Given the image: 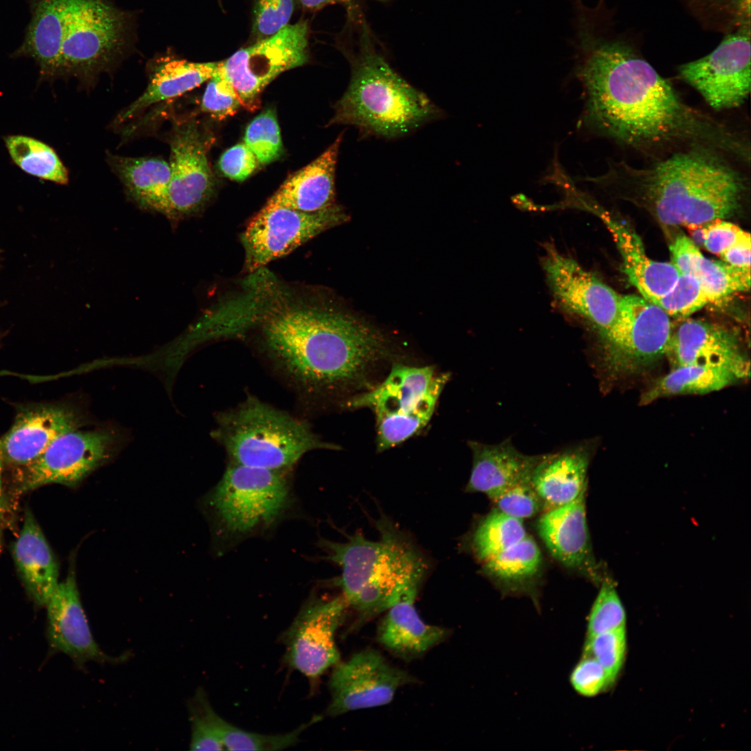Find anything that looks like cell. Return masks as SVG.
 Segmentation results:
<instances>
[{"label": "cell", "instance_id": "23", "mask_svg": "<svg viewBox=\"0 0 751 751\" xmlns=\"http://www.w3.org/2000/svg\"><path fill=\"white\" fill-rule=\"evenodd\" d=\"M472 468L466 490L481 492L490 499L506 489L530 481L533 471L542 455H528L505 440L496 444L470 441Z\"/></svg>", "mask_w": 751, "mask_h": 751}, {"label": "cell", "instance_id": "47", "mask_svg": "<svg viewBox=\"0 0 751 751\" xmlns=\"http://www.w3.org/2000/svg\"><path fill=\"white\" fill-rule=\"evenodd\" d=\"M259 165L256 156L244 143H238L227 150L218 161L221 173L237 181L246 179Z\"/></svg>", "mask_w": 751, "mask_h": 751}, {"label": "cell", "instance_id": "30", "mask_svg": "<svg viewBox=\"0 0 751 751\" xmlns=\"http://www.w3.org/2000/svg\"><path fill=\"white\" fill-rule=\"evenodd\" d=\"M67 0H31V18L17 56L32 58L45 76L58 74Z\"/></svg>", "mask_w": 751, "mask_h": 751}, {"label": "cell", "instance_id": "50", "mask_svg": "<svg viewBox=\"0 0 751 751\" xmlns=\"http://www.w3.org/2000/svg\"><path fill=\"white\" fill-rule=\"evenodd\" d=\"M720 257L725 263L732 266L750 271V234L744 231L737 241Z\"/></svg>", "mask_w": 751, "mask_h": 751}, {"label": "cell", "instance_id": "36", "mask_svg": "<svg viewBox=\"0 0 751 751\" xmlns=\"http://www.w3.org/2000/svg\"><path fill=\"white\" fill-rule=\"evenodd\" d=\"M6 145L13 161L28 174L58 184L67 182L65 167L45 143L24 136H10Z\"/></svg>", "mask_w": 751, "mask_h": 751}, {"label": "cell", "instance_id": "8", "mask_svg": "<svg viewBox=\"0 0 751 751\" xmlns=\"http://www.w3.org/2000/svg\"><path fill=\"white\" fill-rule=\"evenodd\" d=\"M122 13L104 0H67L58 74L90 79L122 53L126 37Z\"/></svg>", "mask_w": 751, "mask_h": 751}, {"label": "cell", "instance_id": "39", "mask_svg": "<svg viewBox=\"0 0 751 751\" xmlns=\"http://www.w3.org/2000/svg\"><path fill=\"white\" fill-rule=\"evenodd\" d=\"M261 165L277 160L283 153V145L275 112L268 108L248 125L243 142Z\"/></svg>", "mask_w": 751, "mask_h": 751}, {"label": "cell", "instance_id": "20", "mask_svg": "<svg viewBox=\"0 0 751 751\" xmlns=\"http://www.w3.org/2000/svg\"><path fill=\"white\" fill-rule=\"evenodd\" d=\"M673 367L705 365L732 371L740 379L750 374V362L736 334L721 325L687 319L672 333L667 353Z\"/></svg>", "mask_w": 751, "mask_h": 751}, {"label": "cell", "instance_id": "29", "mask_svg": "<svg viewBox=\"0 0 751 751\" xmlns=\"http://www.w3.org/2000/svg\"><path fill=\"white\" fill-rule=\"evenodd\" d=\"M218 62L196 63L166 58L154 66L144 92L119 116L129 119L154 104L177 97L207 81L215 73Z\"/></svg>", "mask_w": 751, "mask_h": 751}, {"label": "cell", "instance_id": "22", "mask_svg": "<svg viewBox=\"0 0 751 751\" xmlns=\"http://www.w3.org/2000/svg\"><path fill=\"white\" fill-rule=\"evenodd\" d=\"M342 136L341 133L318 157L290 175L263 207L314 213L335 204V170Z\"/></svg>", "mask_w": 751, "mask_h": 751}, {"label": "cell", "instance_id": "6", "mask_svg": "<svg viewBox=\"0 0 751 751\" xmlns=\"http://www.w3.org/2000/svg\"><path fill=\"white\" fill-rule=\"evenodd\" d=\"M211 436L229 462L272 470L289 471L309 452L340 449L323 440L307 421L254 396L219 413Z\"/></svg>", "mask_w": 751, "mask_h": 751}, {"label": "cell", "instance_id": "37", "mask_svg": "<svg viewBox=\"0 0 751 751\" xmlns=\"http://www.w3.org/2000/svg\"><path fill=\"white\" fill-rule=\"evenodd\" d=\"M526 535L522 520L496 508L477 526L471 547L478 560L485 562Z\"/></svg>", "mask_w": 751, "mask_h": 751}, {"label": "cell", "instance_id": "2", "mask_svg": "<svg viewBox=\"0 0 751 751\" xmlns=\"http://www.w3.org/2000/svg\"><path fill=\"white\" fill-rule=\"evenodd\" d=\"M242 315L249 330L258 328L273 364L310 394L362 381L388 350L384 335L362 318L325 303L293 298L270 282L250 291Z\"/></svg>", "mask_w": 751, "mask_h": 751}, {"label": "cell", "instance_id": "24", "mask_svg": "<svg viewBox=\"0 0 751 751\" xmlns=\"http://www.w3.org/2000/svg\"><path fill=\"white\" fill-rule=\"evenodd\" d=\"M606 225L621 255L624 273L641 296L655 303L667 293L680 273L671 262L649 258L635 231L604 211L597 210Z\"/></svg>", "mask_w": 751, "mask_h": 751}, {"label": "cell", "instance_id": "3", "mask_svg": "<svg viewBox=\"0 0 751 751\" xmlns=\"http://www.w3.org/2000/svg\"><path fill=\"white\" fill-rule=\"evenodd\" d=\"M341 50L350 79L334 106L330 124H349L362 137H400L439 118L441 110L390 66L364 16L349 3Z\"/></svg>", "mask_w": 751, "mask_h": 751}, {"label": "cell", "instance_id": "40", "mask_svg": "<svg viewBox=\"0 0 751 751\" xmlns=\"http://www.w3.org/2000/svg\"><path fill=\"white\" fill-rule=\"evenodd\" d=\"M588 617V637L624 627V608L612 580L604 576Z\"/></svg>", "mask_w": 751, "mask_h": 751}, {"label": "cell", "instance_id": "51", "mask_svg": "<svg viewBox=\"0 0 751 751\" xmlns=\"http://www.w3.org/2000/svg\"><path fill=\"white\" fill-rule=\"evenodd\" d=\"M4 465L5 462L0 448V526L3 524V522L8 512V504L3 483Z\"/></svg>", "mask_w": 751, "mask_h": 751}, {"label": "cell", "instance_id": "43", "mask_svg": "<svg viewBox=\"0 0 751 751\" xmlns=\"http://www.w3.org/2000/svg\"><path fill=\"white\" fill-rule=\"evenodd\" d=\"M207 81L202 97V110L218 120L234 115L241 106L239 97L218 67Z\"/></svg>", "mask_w": 751, "mask_h": 751}, {"label": "cell", "instance_id": "38", "mask_svg": "<svg viewBox=\"0 0 751 751\" xmlns=\"http://www.w3.org/2000/svg\"><path fill=\"white\" fill-rule=\"evenodd\" d=\"M693 275L700 283L709 303H718L732 294L748 291L750 287V270L707 259L702 254Z\"/></svg>", "mask_w": 751, "mask_h": 751}, {"label": "cell", "instance_id": "14", "mask_svg": "<svg viewBox=\"0 0 751 751\" xmlns=\"http://www.w3.org/2000/svg\"><path fill=\"white\" fill-rule=\"evenodd\" d=\"M750 29L727 34L711 53L679 67L680 77L716 110L740 106L750 92Z\"/></svg>", "mask_w": 751, "mask_h": 751}, {"label": "cell", "instance_id": "44", "mask_svg": "<svg viewBox=\"0 0 751 751\" xmlns=\"http://www.w3.org/2000/svg\"><path fill=\"white\" fill-rule=\"evenodd\" d=\"M298 0H256L252 33L256 41L270 37L289 24Z\"/></svg>", "mask_w": 751, "mask_h": 751}, {"label": "cell", "instance_id": "28", "mask_svg": "<svg viewBox=\"0 0 751 751\" xmlns=\"http://www.w3.org/2000/svg\"><path fill=\"white\" fill-rule=\"evenodd\" d=\"M435 377L433 366L394 364L382 383L350 398L345 405L354 409L371 408L376 417L407 412L424 396Z\"/></svg>", "mask_w": 751, "mask_h": 751}, {"label": "cell", "instance_id": "5", "mask_svg": "<svg viewBox=\"0 0 751 751\" xmlns=\"http://www.w3.org/2000/svg\"><path fill=\"white\" fill-rule=\"evenodd\" d=\"M376 527V540L356 532L345 542H320L327 559L341 569L336 585L362 619L405 597H417L428 569L422 553L387 517L378 519Z\"/></svg>", "mask_w": 751, "mask_h": 751}, {"label": "cell", "instance_id": "45", "mask_svg": "<svg viewBox=\"0 0 751 751\" xmlns=\"http://www.w3.org/2000/svg\"><path fill=\"white\" fill-rule=\"evenodd\" d=\"M491 500L496 509L521 520L535 515L543 506L531 481L514 485Z\"/></svg>", "mask_w": 751, "mask_h": 751}, {"label": "cell", "instance_id": "21", "mask_svg": "<svg viewBox=\"0 0 751 751\" xmlns=\"http://www.w3.org/2000/svg\"><path fill=\"white\" fill-rule=\"evenodd\" d=\"M585 488L574 501L548 510L538 523V533L550 554L561 564L601 583L588 528Z\"/></svg>", "mask_w": 751, "mask_h": 751}, {"label": "cell", "instance_id": "32", "mask_svg": "<svg viewBox=\"0 0 751 751\" xmlns=\"http://www.w3.org/2000/svg\"><path fill=\"white\" fill-rule=\"evenodd\" d=\"M313 717L295 729L282 734H262L248 732L227 722L207 703L202 711V721L205 730L228 750H282L295 745L307 728L320 720Z\"/></svg>", "mask_w": 751, "mask_h": 751}, {"label": "cell", "instance_id": "31", "mask_svg": "<svg viewBox=\"0 0 751 751\" xmlns=\"http://www.w3.org/2000/svg\"><path fill=\"white\" fill-rule=\"evenodd\" d=\"M108 162L131 199L145 209L163 214L170 180L168 161L160 157L111 154Z\"/></svg>", "mask_w": 751, "mask_h": 751}, {"label": "cell", "instance_id": "54", "mask_svg": "<svg viewBox=\"0 0 751 751\" xmlns=\"http://www.w3.org/2000/svg\"><path fill=\"white\" fill-rule=\"evenodd\" d=\"M378 1H388V0H378Z\"/></svg>", "mask_w": 751, "mask_h": 751}, {"label": "cell", "instance_id": "16", "mask_svg": "<svg viewBox=\"0 0 751 751\" xmlns=\"http://www.w3.org/2000/svg\"><path fill=\"white\" fill-rule=\"evenodd\" d=\"M333 668L328 683L330 701L325 711L332 717L386 705L398 688L416 681L371 648L355 653Z\"/></svg>", "mask_w": 751, "mask_h": 751}, {"label": "cell", "instance_id": "27", "mask_svg": "<svg viewBox=\"0 0 751 751\" xmlns=\"http://www.w3.org/2000/svg\"><path fill=\"white\" fill-rule=\"evenodd\" d=\"M588 451L577 446L543 455L535 466L531 483L548 510L576 499L587 487Z\"/></svg>", "mask_w": 751, "mask_h": 751}, {"label": "cell", "instance_id": "15", "mask_svg": "<svg viewBox=\"0 0 751 751\" xmlns=\"http://www.w3.org/2000/svg\"><path fill=\"white\" fill-rule=\"evenodd\" d=\"M348 604L343 596L312 597L301 607L281 635L288 665L310 679H316L340 661L335 635Z\"/></svg>", "mask_w": 751, "mask_h": 751}, {"label": "cell", "instance_id": "4", "mask_svg": "<svg viewBox=\"0 0 751 751\" xmlns=\"http://www.w3.org/2000/svg\"><path fill=\"white\" fill-rule=\"evenodd\" d=\"M727 156L704 147L671 153L645 167L612 162L597 178L629 192L666 226L693 223L724 188L745 175Z\"/></svg>", "mask_w": 751, "mask_h": 751}, {"label": "cell", "instance_id": "33", "mask_svg": "<svg viewBox=\"0 0 751 751\" xmlns=\"http://www.w3.org/2000/svg\"><path fill=\"white\" fill-rule=\"evenodd\" d=\"M740 378L730 370L705 365L674 367L642 396L644 404L661 397L679 394H702L721 389Z\"/></svg>", "mask_w": 751, "mask_h": 751}, {"label": "cell", "instance_id": "52", "mask_svg": "<svg viewBox=\"0 0 751 751\" xmlns=\"http://www.w3.org/2000/svg\"><path fill=\"white\" fill-rule=\"evenodd\" d=\"M303 8L310 11L318 10L328 5L349 3L350 0H298Z\"/></svg>", "mask_w": 751, "mask_h": 751}, {"label": "cell", "instance_id": "41", "mask_svg": "<svg viewBox=\"0 0 751 751\" xmlns=\"http://www.w3.org/2000/svg\"><path fill=\"white\" fill-rule=\"evenodd\" d=\"M708 303L698 280L691 275L680 274L672 289L654 304L670 317L686 318Z\"/></svg>", "mask_w": 751, "mask_h": 751}, {"label": "cell", "instance_id": "10", "mask_svg": "<svg viewBox=\"0 0 751 751\" xmlns=\"http://www.w3.org/2000/svg\"><path fill=\"white\" fill-rule=\"evenodd\" d=\"M672 334L670 316L643 296H622L617 319L603 339L604 362L611 373L630 375L667 353Z\"/></svg>", "mask_w": 751, "mask_h": 751}, {"label": "cell", "instance_id": "7", "mask_svg": "<svg viewBox=\"0 0 751 751\" xmlns=\"http://www.w3.org/2000/svg\"><path fill=\"white\" fill-rule=\"evenodd\" d=\"M289 472L229 462L208 500L221 530L241 537L275 522L289 502Z\"/></svg>", "mask_w": 751, "mask_h": 751}, {"label": "cell", "instance_id": "49", "mask_svg": "<svg viewBox=\"0 0 751 751\" xmlns=\"http://www.w3.org/2000/svg\"><path fill=\"white\" fill-rule=\"evenodd\" d=\"M672 264L680 274L693 275L698 258L702 252L691 239L685 236H678L670 247Z\"/></svg>", "mask_w": 751, "mask_h": 751}, {"label": "cell", "instance_id": "18", "mask_svg": "<svg viewBox=\"0 0 751 751\" xmlns=\"http://www.w3.org/2000/svg\"><path fill=\"white\" fill-rule=\"evenodd\" d=\"M47 638L51 651L69 656L78 668L90 661L118 663L127 656L105 654L94 639L78 590L74 568L58 583L46 604Z\"/></svg>", "mask_w": 751, "mask_h": 751}, {"label": "cell", "instance_id": "35", "mask_svg": "<svg viewBox=\"0 0 751 751\" xmlns=\"http://www.w3.org/2000/svg\"><path fill=\"white\" fill-rule=\"evenodd\" d=\"M483 563L485 572L497 581L517 585L533 578L539 572L542 554L537 543L527 535Z\"/></svg>", "mask_w": 751, "mask_h": 751}, {"label": "cell", "instance_id": "34", "mask_svg": "<svg viewBox=\"0 0 751 751\" xmlns=\"http://www.w3.org/2000/svg\"><path fill=\"white\" fill-rule=\"evenodd\" d=\"M449 379V373L436 376L429 390L410 411L376 417L378 451H384L398 445L428 424Z\"/></svg>", "mask_w": 751, "mask_h": 751}, {"label": "cell", "instance_id": "11", "mask_svg": "<svg viewBox=\"0 0 751 751\" xmlns=\"http://www.w3.org/2000/svg\"><path fill=\"white\" fill-rule=\"evenodd\" d=\"M348 218L344 208L336 204L314 213L263 207L241 234L244 268L248 273L263 268Z\"/></svg>", "mask_w": 751, "mask_h": 751}, {"label": "cell", "instance_id": "1", "mask_svg": "<svg viewBox=\"0 0 751 751\" xmlns=\"http://www.w3.org/2000/svg\"><path fill=\"white\" fill-rule=\"evenodd\" d=\"M573 13L570 45L585 90L586 124L645 153L704 147L750 163L749 139L686 104L631 45L608 37L604 12L579 6Z\"/></svg>", "mask_w": 751, "mask_h": 751}, {"label": "cell", "instance_id": "48", "mask_svg": "<svg viewBox=\"0 0 751 751\" xmlns=\"http://www.w3.org/2000/svg\"><path fill=\"white\" fill-rule=\"evenodd\" d=\"M744 231L737 225L724 220H715L704 224V247L720 256L734 243Z\"/></svg>", "mask_w": 751, "mask_h": 751}, {"label": "cell", "instance_id": "13", "mask_svg": "<svg viewBox=\"0 0 751 751\" xmlns=\"http://www.w3.org/2000/svg\"><path fill=\"white\" fill-rule=\"evenodd\" d=\"M118 441L111 428L67 432L33 462L18 468L15 490L24 493L48 484L76 485L111 456Z\"/></svg>", "mask_w": 751, "mask_h": 751}, {"label": "cell", "instance_id": "19", "mask_svg": "<svg viewBox=\"0 0 751 751\" xmlns=\"http://www.w3.org/2000/svg\"><path fill=\"white\" fill-rule=\"evenodd\" d=\"M84 423L82 412L67 404L39 405L22 410L0 438L5 465L17 468L28 465L58 437Z\"/></svg>", "mask_w": 751, "mask_h": 751}, {"label": "cell", "instance_id": "42", "mask_svg": "<svg viewBox=\"0 0 751 751\" xmlns=\"http://www.w3.org/2000/svg\"><path fill=\"white\" fill-rule=\"evenodd\" d=\"M626 648L624 627L587 637L584 656L596 659L605 670L611 684L622 665Z\"/></svg>", "mask_w": 751, "mask_h": 751}, {"label": "cell", "instance_id": "53", "mask_svg": "<svg viewBox=\"0 0 751 751\" xmlns=\"http://www.w3.org/2000/svg\"><path fill=\"white\" fill-rule=\"evenodd\" d=\"M685 226L694 244L697 247L704 246V224H689Z\"/></svg>", "mask_w": 751, "mask_h": 751}, {"label": "cell", "instance_id": "25", "mask_svg": "<svg viewBox=\"0 0 751 751\" xmlns=\"http://www.w3.org/2000/svg\"><path fill=\"white\" fill-rule=\"evenodd\" d=\"M417 597H405L386 611L377 632L378 642L405 661L422 656L450 635L444 627L426 624L414 606Z\"/></svg>", "mask_w": 751, "mask_h": 751}, {"label": "cell", "instance_id": "12", "mask_svg": "<svg viewBox=\"0 0 751 751\" xmlns=\"http://www.w3.org/2000/svg\"><path fill=\"white\" fill-rule=\"evenodd\" d=\"M170 180L163 214L181 219L201 211L216 190L207 153L211 138L193 120L175 122L167 137Z\"/></svg>", "mask_w": 751, "mask_h": 751}, {"label": "cell", "instance_id": "9", "mask_svg": "<svg viewBox=\"0 0 751 751\" xmlns=\"http://www.w3.org/2000/svg\"><path fill=\"white\" fill-rule=\"evenodd\" d=\"M306 22L288 24L218 62V70L236 90L241 106L255 111L264 88L278 75L304 65L308 58Z\"/></svg>", "mask_w": 751, "mask_h": 751}, {"label": "cell", "instance_id": "17", "mask_svg": "<svg viewBox=\"0 0 751 751\" xmlns=\"http://www.w3.org/2000/svg\"><path fill=\"white\" fill-rule=\"evenodd\" d=\"M542 267L556 302L591 324L604 339L617 319L622 296L553 245L545 247Z\"/></svg>", "mask_w": 751, "mask_h": 751}, {"label": "cell", "instance_id": "26", "mask_svg": "<svg viewBox=\"0 0 751 751\" xmlns=\"http://www.w3.org/2000/svg\"><path fill=\"white\" fill-rule=\"evenodd\" d=\"M13 556L28 595L37 606H46L59 583L58 566L29 510L14 544Z\"/></svg>", "mask_w": 751, "mask_h": 751}, {"label": "cell", "instance_id": "46", "mask_svg": "<svg viewBox=\"0 0 751 751\" xmlns=\"http://www.w3.org/2000/svg\"><path fill=\"white\" fill-rule=\"evenodd\" d=\"M570 681L579 694L594 696L611 684L608 675L601 665L588 656L579 661L573 670Z\"/></svg>", "mask_w": 751, "mask_h": 751}]
</instances>
